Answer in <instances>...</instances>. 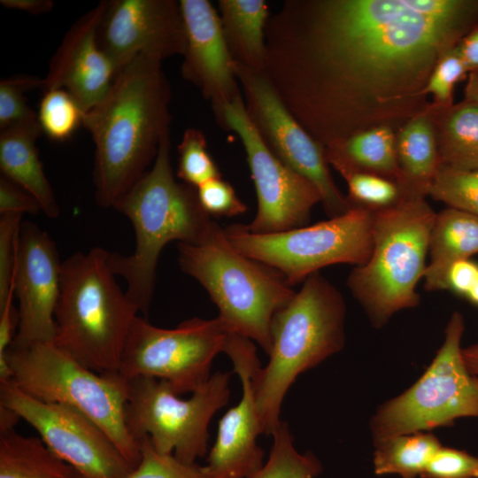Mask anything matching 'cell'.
Returning <instances> with one entry per match:
<instances>
[{
  "label": "cell",
  "mask_w": 478,
  "mask_h": 478,
  "mask_svg": "<svg viewBox=\"0 0 478 478\" xmlns=\"http://www.w3.org/2000/svg\"><path fill=\"white\" fill-rule=\"evenodd\" d=\"M411 0H286L266 27L265 74L323 148L427 110L436 65L475 21Z\"/></svg>",
  "instance_id": "cell-1"
},
{
  "label": "cell",
  "mask_w": 478,
  "mask_h": 478,
  "mask_svg": "<svg viewBox=\"0 0 478 478\" xmlns=\"http://www.w3.org/2000/svg\"><path fill=\"white\" fill-rule=\"evenodd\" d=\"M171 88L162 61L145 55L118 72L104 97L84 112L95 144L96 203L114 207L152 166L170 134Z\"/></svg>",
  "instance_id": "cell-2"
},
{
  "label": "cell",
  "mask_w": 478,
  "mask_h": 478,
  "mask_svg": "<svg viewBox=\"0 0 478 478\" xmlns=\"http://www.w3.org/2000/svg\"><path fill=\"white\" fill-rule=\"evenodd\" d=\"M170 147L168 134L151 167L113 207L132 223L135 247L127 256L109 252L108 264L126 281V295L143 315L153 299L164 247L172 241L197 243L216 222L200 205L197 189L175 179Z\"/></svg>",
  "instance_id": "cell-3"
},
{
  "label": "cell",
  "mask_w": 478,
  "mask_h": 478,
  "mask_svg": "<svg viewBox=\"0 0 478 478\" xmlns=\"http://www.w3.org/2000/svg\"><path fill=\"white\" fill-rule=\"evenodd\" d=\"M346 305L320 272L310 275L270 325L269 360L256 378V408L262 434L281 422L283 399L297 376L338 353L345 344Z\"/></svg>",
  "instance_id": "cell-4"
},
{
  "label": "cell",
  "mask_w": 478,
  "mask_h": 478,
  "mask_svg": "<svg viewBox=\"0 0 478 478\" xmlns=\"http://www.w3.org/2000/svg\"><path fill=\"white\" fill-rule=\"evenodd\" d=\"M109 251H79L61 266L53 343L83 366L118 373L125 343L138 311L108 264Z\"/></svg>",
  "instance_id": "cell-5"
},
{
  "label": "cell",
  "mask_w": 478,
  "mask_h": 478,
  "mask_svg": "<svg viewBox=\"0 0 478 478\" xmlns=\"http://www.w3.org/2000/svg\"><path fill=\"white\" fill-rule=\"evenodd\" d=\"M178 263L205 289L225 329L268 355L272 319L296 293L283 276L236 251L217 222L199 243H179Z\"/></svg>",
  "instance_id": "cell-6"
},
{
  "label": "cell",
  "mask_w": 478,
  "mask_h": 478,
  "mask_svg": "<svg viewBox=\"0 0 478 478\" xmlns=\"http://www.w3.org/2000/svg\"><path fill=\"white\" fill-rule=\"evenodd\" d=\"M436 213L425 197H409L373 212L368 259L351 271L347 286L376 328L397 312L416 307Z\"/></svg>",
  "instance_id": "cell-7"
},
{
  "label": "cell",
  "mask_w": 478,
  "mask_h": 478,
  "mask_svg": "<svg viewBox=\"0 0 478 478\" xmlns=\"http://www.w3.org/2000/svg\"><path fill=\"white\" fill-rule=\"evenodd\" d=\"M7 361L12 382L27 395L47 403L72 406L97 424L135 467L140 443L125 420L128 380L118 373L94 372L60 351L53 343L10 347Z\"/></svg>",
  "instance_id": "cell-8"
},
{
  "label": "cell",
  "mask_w": 478,
  "mask_h": 478,
  "mask_svg": "<svg viewBox=\"0 0 478 478\" xmlns=\"http://www.w3.org/2000/svg\"><path fill=\"white\" fill-rule=\"evenodd\" d=\"M463 315L454 312L443 342L422 375L400 395L382 404L372 416L374 444L385 439L448 427L461 418H478V378L462 357Z\"/></svg>",
  "instance_id": "cell-9"
},
{
  "label": "cell",
  "mask_w": 478,
  "mask_h": 478,
  "mask_svg": "<svg viewBox=\"0 0 478 478\" xmlns=\"http://www.w3.org/2000/svg\"><path fill=\"white\" fill-rule=\"evenodd\" d=\"M373 212L351 206L344 214L273 234H255L245 224L223 228L242 254L280 273L291 287L335 264L361 266L373 247Z\"/></svg>",
  "instance_id": "cell-10"
},
{
  "label": "cell",
  "mask_w": 478,
  "mask_h": 478,
  "mask_svg": "<svg viewBox=\"0 0 478 478\" xmlns=\"http://www.w3.org/2000/svg\"><path fill=\"white\" fill-rule=\"evenodd\" d=\"M230 373L216 372L189 399L179 397L163 380H128L125 409L127 427L138 442L147 437L160 453L196 464L208 451V428L213 415L229 399Z\"/></svg>",
  "instance_id": "cell-11"
},
{
  "label": "cell",
  "mask_w": 478,
  "mask_h": 478,
  "mask_svg": "<svg viewBox=\"0 0 478 478\" xmlns=\"http://www.w3.org/2000/svg\"><path fill=\"white\" fill-rule=\"evenodd\" d=\"M229 333L218 317H194L162 328L137 315L130 327L119 373L126 379L167 382L177 395L193 393L212 376L214 358L224 352Z\"/></svg>",
  "instance_id": "cell-12"
},
{
  "label": "cell",
  "mask_w": 478,
  "mask_h": 478,
  "mask_svg": "<svg viewBox=\"0 0 478 478\" xmlns=\"http://www.w3.org/2000/svg\"><path fill=\"white\" fill-rule=\"evenodd\" d=\"M212 111L219 126L240 137L246 153L258 201L247 229L273 234L305 226L313 206L321 203L317 188L265 145L248 117L243 96Z\"/></svg>",
  "instance_id": "cell-13"
},
{
  "label": "cell",
  "mask_w": 478,
  "mask_h": 478,
  "mask_svg": "<svg viewBox=\"0 0 478 478\" xmlns=\"http://www.w3.org/2000/svg\"><path fill=\"white\" fill-rule=\"evenodd\" d=\"M235 72L248 117L265 145L317 188L329 218L347 212L351 204L330 174L324 148L289 112L265 73L236 63Z\"/></svg>",
  "instance_id": "cell-14"
},
{
  "label": "cell",
  "mask_w": 478,
  "mask_h": 478,
  "mask_svg": "<svg viewBox=\"0 0 478 478\" xmlns=\"http://www.w3.org/2000/svg\"><path fill=\"white\" fill-rule=\"evenodd\" d=\"M0 404L26 420L57 456L85 478H126L134 468L109 436L72 406L38 400L12 381L0 382Z\"/></svg>",
  "instance_id": "cell-15"
},
{
  "label": "cell",
  "mask_w": 478,
  "mask_h": 478,
  "mask_svg": "<svg viewBox=\"0 0 478 478\" xmlns=\"http://www.w3.org/2000/svg\"><path fill=\"white\" fill-rule=\"evenodd\" d=\"M98 42L117 73L140 55L161 61L183 56L187 39L180 1H109Z\"/></svg>",
  "instance_id": "cell-16"
},
{
  "label": "cell",
  "mask_w": 478,
  "mask_h": 478,
  "mask_svg": "<svg viewBox=\"0 0 478 478\" xmlns=\"http://www.w3.org/2000/svg\"><path fill=\"white\" fill-rule=\"evenodd\" d=\"M242 384L240 401L220 420L206 465L207 478H251L264 465L257 439L262 434L256 408V378L261 369L252 341L229 334L224 349Z\"/></svg>",
  "instance_id": "cell-17"
},
{
  "label": "cell",
  "mask_w": 478,
  "mask_h": 478,
  "mask_svg": "<svg viewBox=\"0 0 478 478\" xmlns=\"http://www.w3.org/2000/svg\"><path fill=\"white\" fill-rule=\"evenodd\" d=\"M62 262L55 242L37 224L21 223L13 276L19 327L11 347L52 343Z\"/></svg>",
  "instance_id": "cell-18"
},
{
  "label": "cell",
  "mask_w": 478,
  "mask_h": 478,
  "mask_svg": "<svg viewBox=\"0 0 478 478\" xmlns=\"http://www.w3.org/2000/svg\"><path fill=\"white\" fill-rule=\"evenodd\" d=\"M108 3L101 1L72 26L42 81L43 92L52 89L66 90L83 112L104 99L117 74L98 42V29Z\"/></svg>",
  "instance_id": "cell-19"
},
{
  "label": "cell",
  "mask_w": 478,
  "mask_h": 478,
  "mask_svg": "<svg viewBox=\"0 0 478 478\" xmlns=\"http://www.w3.org/2000/svg\"><path fill=\"white\" fill-rule=\"evenodd\" d=\"M186 30L182 77L209 100L212 110L243 96L219 12L207 0H181Z\"/></svg>",
  "instance_id": "cell-20"
},
{
  "label": "cell",
  "mask_w": 478,
  "mask_h": 478,
  "mask_svg": "<svg viewBox=\"0 0 478 478\" xmlns=\"http://www.w3.org/2000/svg\"><path fill=\"white\" fill-rule=\"evenodd\" d=\"M42 133L39 121L0 131L1 175L32 195L48 218L56 219L60 208L35 145Z\"/></svg>",
  "instance_id": "cell-21"
},
{
  "label": "cell",
  "mask_w": 478,
  "mask_h": 478,
  "mask_svg": "<svg viewBox=\"0 0 478 478\" xmlns=\"http://www.w3.org/2000/svg\"><path fill=\"white\" fill-rule=\"evenodd\" d=\"M396 150L398 184L407 197H425L440 167L430 105L397 129Z\"/></svg>",
  "instance_id": "cell-22"
},
{
  "label": "cell",
  "mask_w": 478,
  "mask_h": 478,
  "mask_svg": "<svg viewBox=\"0 0 478 478\" xmlns=\"http://www.w3.org/2000/svg\"><path fill=\"white\" fill-rule=\"evenodd\" d=\"M477 253V216L451 207L436 213L429 238L430 260L423 278L425 289H447L451 265Z\"/></svg>",
  "instance_id": "cell-23"
},
{
  "label": "cell",
  "mask_w": 478,
  "mask_h": 478,
  "mask_svg": "<svg viewBox=\"0 0 478 478\" xmlns=\"http://www.w3.org/2000/svg\"><path fill=\"white\" fill-rule=\"evenodd\" d=\"M325 158L341 175L366 172L400 180L396 150V133L388 125L358 132L324 148Z\"/></svg>",
  "instance_id": "cell-24"
},
{
  "label": "cell",
  "mask_w": 478,
  "mask_h": 478,
  "mask_svg": "<svg viewBox=\"0 0 478 478\" xmlns=\"http://www.w3.org/2000/svg\"><path fill=\"white\" fill-rule=\"evenodd\" d=\"M222 32L235 63L256 72L266 68L265 30L271 15L264 0H219Z\"/></svg>",
  "instance_id": "cell-25"
},
{
  "label": "cell",
  "mask_w": 478,
  "mask_h": 478,
  "mask_svg": "<svg viewBox=\"0 0 478 478\" xmlns=\"http://www.w3.org/2000/svg\"><path fill=\"white\" fill-rule=\"evenodd\" d=\"M440 166L478 169V107L466 101L438 109L430 104Z\"/></svg>",
  "instance_id": "cell-26"
},
{
  "label": "cell",
  "mask_w": 478,
  "mask_h": 478,
  "mask_svg": "<svg viewBox=\"0 0 478 478\" xmlns=\"http://www.w3.org/2000/svg\"><path fill=\"white\" fill-rule=\"evenodd\" d=\"M0 478H85L39 437L0 432Z\"/></svg>",
  "instance_id": "cell-27"
},
{
  "label": "cell",
  "mask_w": 478,
  "mask_h": 478,
  "mask_svg": "<svg viewBox=\"0 0 478 478\" xmlns=\"http://www.w3.org/2000/svg\"><path fill=\"white\" fill-rule=\"evenodd\" d=\"M442 445L439 439L430 432H416L385 439L374 444V472L376 475L420 477Z\"/></svg>",
  "instance_id": "cell-28"
},
{
  "label": "cell",
  "mask_w": 478,
  "mask_h": 478,
  "mask_svg": "<svg viewBox=\"0 0 478 478\" xmlns=\"http://www.w3.org/2000/svg\"><path fill=\"white\" fill-rule=\"evenodd\" d=\"M273 445L263 466L251 478H315L322 466L312 452H299L287 423L281 421L272 434Z\"/></svg>",
  "instance_id": "cell-29"
},
{
  "label": "cell",
  "mask_w": 478,
  "mask_h": 478,
  "mask_svg": "<svg viewBox=\"0 0 478 478\" xmlns=\"http://www.w3.org/2000/svg\"><path fill=\"white\" fill-rule=\"evenodd\" d=\"M428 196L478 217V169L440 166Z\"/></svg>",
  "instance_id": "cell-30"
},
{
  "label": "cell",
  "mask_w": 478,
  "mask_h": 478,
  "mask_svg": "<svg viewBox=\"0 0 478 478\" xmlns=\"http://www.w3.org/2000/svg\"><path fill=\"white\" fill-rule=\"evenodd\" d=\"M83 111L66 90L52 89L43 92L37 118L42 131L52 141L70 138L82 125Z\"/></svg>",
  "instance_id": "cell-31"
},
{
  "label": "cell",
  "mask_w": 478,
  "mask_h": 478,
  "mask_svg": "<svg viewBox=\"0 0 478 478\" xmlns=\"http://www.w3.org/2000/svg\"><path fill=\"white\" fill-rule=\"evenodd\" d=\"M351 206L366 208L376 212L392 207L409 198L400 185L394 180L366 172H350L343 175Z\"/></svg>",
  "instance_id": "cell-32"
},
{
  "label": "cell",
  "mask_w": 478,
  "mask_h": 478,
  "mask_svg": "<svg viewBox=\"0 0 478 478\" xmlns=\"http://www.w3.org/2000/svg\"><path fill=\"white\" fill-rule=\"evenodd\" d=\"M177 178L194 188L221 177L215 161L207 150L204 134L193 127L185 130L178 144Z\"/></svg>",
  "instance_id": "cell-33"
},
{
  "label": "cell",
  "mask_w": 478,
  "mask_h": 478,
  "mask_svg": "<svg viewBox=\"0 0 478 478\" xmlns=\"http://www.w3.org/2000/svg\"><path fill=\"white\" fill-rule=\"evenodd\" d=\"M42 79L15 75L0 81V131L38 122L37 114L28 106L26 92L42 88Z\"/></svg>",
  "instance_id": "cell-34"
},
{
  "label": "cell",
  "mask_w": 478,
  "mask_h": 478,
  "mask_svg": "<svg viewBox=\"0 0 478 478\" xmlns=\"http://www.w3.org/2000/svg\"><path fill=\"white\" fill-rule=\"evenodd\" d=\"M138 442L140 461L126 478H207L203 466L186 464L173 455L158 452L147 437Z\"/></svg>",
  "instance_id": "cell-35"
},
{
  "label": "cell",
  "mask_w": 478,
  "mask_h": 478,
  "mask_svg": "<svg viewBox=\"0 0 478 478\" xmlns=\"http://www.w3.org/2000/svg\"><path fill=\"white\" fill-rule=\"evenodd\" d=\"M468 73L457 46L444 53L436 65L425 88L433 98L431 105L438 109L451 107L455 85Z\"/></svg>",
  "instance_id": "cell-36"
},
{
  "label": "cell",
  "mask_w": 478,
  "mask_h": 478,
  "mask_svg": "<svg viewBox=\"0 0 478 478\" xmlns=\"http://www.w3.org/2000/svg\"><path fill=\"white\" fill-rule=\"evenodd\" d=\"M22 216L0 215V308L14 294L13 276Z\"/></svg>",
  "instance_id": "cell-37"
},
{
  "label": "cell",
  "mask_w": 478,
  "mask_h": 478,
  "mask_svg": "<svg viewBox=\"0 0 478 478\" xmlns=\"http://www.w3.org/2000/svg\"><path fill=\"white\" fill-rule=\"evenodd\" d=\"M196 189L200 205L211 217L231 218L248 210L233 186L222 177L212 179Z\"/></svg>",
  "instance_id": "cell-38"
},
{
  "label": "cell",
  "mask_w": 478,
  "mask_h": 478,
  "mask_svg": "<svg viewBox=\"0 0 478 478\" xmlns=\"http://www.w3.org/2000/svg\"><path fill=\"white\" fill-rule=\"evenodd\" d=\"M420 478H478V456L442 445Z\"/></svg>",
  "instance_id": "cell-39"
},
{
  "label": "cell",
  "mask_w": 478,
  "mask_h": 478,
  "mask_svg": "<svg viewBox=\"0 0 478 478\" xmlns=\"http://www.w3.org/2000/svg\"><path fill=\"white\" fill-rule=\"evenodd\" d=\"M42 212L37 200L4 175L0 176V215L36 214Z\"/></svg>",
  "instance_id": "cell-40"
},
{
  "label": "cell",
  "mask_w": 478,
  "mask_h": 478,
  "mask_svg": "<svg viewBox=\"0 0 478 478\" xmlns=\"http://www.w3.org/2000/svg\"><path fill=\"white\" fill-rule=\"evenodd\" d=\"M478 277V264L463 259L451 265L447 274V289L466 297Z\"/></svg>",
  "instance_id": "cell-41"
},
{
  "label": "cell",
  "mask_w": 478,
  "mask_h": 478,
  "mask_svg": "<svg viewBox=\"0 0 478 478\" xmlns=\"http://www.w3.org/2000/svg\"><path fill=\"white\" fill-rule=\"evenodd\" d=\"M13 295L0 308V358L5 356L18 331L19 312L12 304Z\"/></svg>",
  "instance_id": "cell-42"
},
{
  "label": "cell",
  "mask_w": 478,
  "mask_h": 478,
  "mask_svg": "<svg viewBox=\"0 0 478 478\" xmlns=\"http://www.w3.org/2000/svg\"><path fill=\"white\" fill-rule=\"evenodd\" d=\"M457 50L468 73L478 69V26L462 37Z\"/></svg>",
  "instance_id": "cell-43"
},
{
  "label": "cell",
  "mask_w": 478,
  "mask_h": 478,
  "mask_svg": "<svg viewBox=\"0 0 478 478\" xmlns=\"http://www.w3.org/2000/svg\"><path fill=\"white\" fill-rule=\"evenodd\" d=\"M0 4L6 8L33 15L49 12L54 6V2L51 0H1Z\"/></svg>",
  "instance_id": "cell-44"
},
{
  "label": "cell",
  "mask_w": 478,
  "mask_h": 478,
  "mask_svg": "<svg viewBox=\"0 0 478 478\" xmlns=\"http://www.w3.org/2000/svg\"><path fill=\"white\" fill-rule=\"evenodd\" d=\"M462 357L469 373L478 378V343L462 348Z\"/></svg>",
  "instance_id": "cell-45"
},
{
  "label": "cell",
  "mask_w": 478,
  "mask_h": 478,
  "mask_svg": "<svg viewBox=\"0 0 478 478\" xmlns=\"http://www.w3.org/2000/svg\"><path fill=\"white\" fill-rule=\"evenodd\" d=\"M465 101L478 107V69L469 73L465 88Z\"/></svg>",
  "instance_id": "cell-46"
},
{
  "label": "cell",
  "mask_w": 478,
  "mask_h": 478,
  "mask_svg": "<svg viewBox=\"0 0 478 478\" xmlns=\"http://www.w3.org/2000/svg\"><path fill=\"white\" fill-rule=\"evenodd\" d=\"M19 419L15 412L0 404V432L14 428Z\"/></svg>",
  "instance_id": "cell-47"
},
{
  "label": "cell",
  "mask_w": 478,
  "mask_h": 478,
  "mask_svg": "<svg viewBox=\"0 0 478 478\" xmlns=\"http://www.w3.org/2000/svg\"><path fill=\"white\" fill-rule=\"evenodd\" d=\"M466 297L474 305H478V277Z\"/></svg>",
  "instance_id": "cell-48"
}]
</instances>
